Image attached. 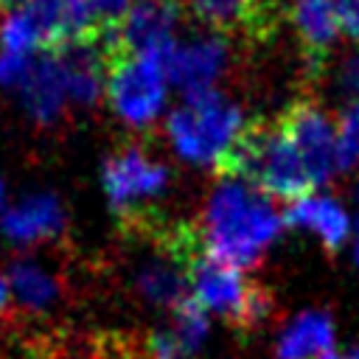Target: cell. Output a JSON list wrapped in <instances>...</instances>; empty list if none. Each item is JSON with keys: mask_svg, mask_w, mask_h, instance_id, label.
I'll list each match as a JSON object with an SVG mask.
<instances>
[{"mask_svg": "<svg viewBox=\"0 0 359 359\" xmlns=\"http://www.w3.org/2000/svg\"><path fill=\"white\" fill-rule=\"evenodd\" d=\"M11 306V294H8V283H6V269H0V317L8 311Z\"/></svg>", "mask_w": 359, "mask_h": 359, "instance_id": "obj_27", "label": "cell"}, {"mask_svg": "<svg viewBox=\"0 0 359 359\" xmlns=\"http://www.w3.org/2000/svg\"><path fill=\"white\" fill-rule=\"evenodd\" d=\"M292 20L309 62L320 67L339 34L334 0H292Z\"/></svg>", "mask_w": 359, "mask_h": 359, "instance_id": "obj_16", "label": "cell"}, {"mask_svg": "<svg viewBox=\"0 0 359 359\" xmlns=\"http://www.w3.org/2000/svg\"><path fill=\"white\" fill-rule=\"evenodd\" d=\"M14 95H17L22 115L36 126H53L67 115L73 104H70L65 70H62L56 50L34 59L28 76L14 90Z\"/></svg>", "mask_w": 359, "mask_h": 359, "instance_id": "obj_11", "label": "cell"}, {"mask_svg": "<svg viewBox=\"0 0 359 359\" xmlns=\"http://www.w3.org/2000/svg\"><path fill=\"white\" fill-rule=\"evenodd\" d=\"M224 62H227V45L222 39H191L182 48L174 45V50L165 59L168 81L180 87L188 98L208 93L219 79Z\"/></svg>", "mask_w": 359, "mask_h": 359, "instance_id": "obj_14", "label": "cell"}, {"mask_svg": "<svg viewBox=\"0 0 359 359\" xmlns=\"http://www.w3.org/2000/svg\"><path fill=\"white\" fill-rule=\"evenodd\" d=\"M98 34L79 0H0V50L36 59Z\"/></svg>", "mask_w": 359, "mask_h": 359, "instance_id": "obj_3", "label": "cell"}, {"mask_svg": "<svg viewBox=\"0 0 359 359\" xmlns=\"http://www.w3.org/2000/svg\"><path fill=\"white\" fill-rule=\"evenodd\" d=\"M165 129L177 154H182L191 163L219 165V160L233 149V143L247 129V121L236 104H230L216 90H208L191 95L182 107H177L168 115Z\"/></svg>", "mask_w": 359, "mask_h": 359, "instance_id": "obj_4", "label": "cell"}, {"mask_svg": "<svg viewBox=\"0 0 359 359\" xmlns=\"http://www.w3.org/2000/svg\"><path fill=\"white\" fill-rule=\"evenodd\" d=\"M278 233L280 216L272 202L238 180H224L213 191L199 230L205 252L236 266L255 264Z\"/></svg>", "mask_w": 359, "mask_h": 359, "instance_id": "obj_1", "label": "cell"}, {"mask_svg": "<svg viewBox=\"0 0 359 359\" xmlns=\"http://www.w3.org/2000/svg\"><path fill=\"white\" fill-rule=\"evenodd\" d=\"M56 56L65 70L70 104L81 107V109L95 107L107 95V73H109V59H112L104 34H98L93 39L73 42V45L56 50Z\"/></svg>", "mask_w": 359, "mask_h": 359, "instance_id": "obj_12", "label": "cell"}, {"mask_svg": "<svg viewBox=\"0 0 359 359\" xmlns=\"http://www.w3.org/2000/svg\"><path fill=\"white\" fill-rule=\"evenodd\" d=\"M101 185L115 216L135 227H149L154 222V202L168 188V168L129 143L104 160Z\"/></svg>", "mask_w": 359, "mask_h": 359, "instance_id": "obj_7", "label": "cell"}, {"mask_svg": "<svg viewBox=\"0 0 359 359\" xmlns=\"http://www.w3.org/2000/svg\"><path fill=\"white\" fill-rule=\"evenodd\" d=\"M323 359H339V356H337V353H334V351H328V353H325V356H323Z\"/></svg>", "mask_w": 359, "mask_h": 359, "instance_id": "obj_30", "label": "cell"}, {"mask_svg": "<svg viewBox=\"0 0 359 359\" xmlns=\"http://www.w3.org/2000/svg\"><path fill=\"white\" fill-rule=\"evenodd\" d=\"M216 168L227 180H244L264 196H278L286 202L303 199L314 188L300 154L278 121L247 123L241 137L219 160Z\"/></svg>", "mask_w": 359, "mask_h": 359, "instance_id": "obj_2", "label": "cell"}, {"mask_svg": "<svg viewBox=\"0 0 359 359\" xmlns=\"http://www.w3.org/2000/svg\"><path fill=\"white\" fill-rule=\"evenodd\" d=\"M146 351H149V359H188L185 351L180 348L177 337L171 334V328L154 331L146 342Z\"/></svg>", "mask_w": 359, "mask_h": 359, "instance_id": "obj_24", "label": "cell"}, {"mask_svg": "<svg viewBox=\"0 0 359 359\" xmlns=\"http://www.w3.org/2000/svg\"><path fill=\"white\" fill-rule=\"evenodd\" d=\"M6 283L11 294V306L25 314H48L62 300V278L42 258L22 252L6 266Z\"/></svg>", "mask_w": 359, "mask_h": 359, "instance_id": "obj_13", "label": "cell"}, {"mask_svg": "<svg viewBox=\"0 0 359 359\" xmlns=\"http://www.w3.org/2000/svg\"><path fill=\"white\" fill-rule=\"evenodd\" d=\"M283 219L292 227H303V230L317 233L328 250H337L348 238V230H351L348 213L334 199H328V196H309V199L303 196V199H294V202H289Z\"/></svg>", "mask_w": 359, "mask_h": 359, "instance_id": "obj_17", "label": "cell"}, {"mask_svg": "<svg viewBox=\"0 0 359 359\" xmlns=\"http://www.w3.org/2000/svg\"><path fill=\"white\" fill-rule=\"evenodd\" d=\"M31 65H34V59H28V56L0 50V87L14 93L22 84V79L28 76Z\"/></svg>", "mask_w": 359, "mask_h": 359, "instance_id": "obj_23", "label": "cell"}, {"mask_svg": "<svg viewBox=\"0 0 359 359\" xmlns=\"http://www.w3.org/2000/svg\"><path fill=\"white\" fill-rule=\"evenodd\" d=\"M334 325L325 311H303L278 339V359H323L331 351Z\"/></svg>", "mask_w": 359, "mask_h": 359, "instance_id": "obj_19", "label": "cell"}, {"mask_svg": "<svg viewBox=\"0 0 359 359\" xmlns=\"http://www.w3.org/2000/svg\"><path fill=\"white\" fill-rule=\"evenodd\" d=\"M79 3L90 11V17L98 22V28L107 31L132 8L135 0H79Z\"/></svg>", "mask_w": 359, "mask_h": 359, "instance_id": "obj_22", "label": "cell"}, {"mask_svg": "<svg viewBox=\"0 0 359 359\" xmlns=\"http://www.w3.org/2000/svg\"><path fill=\"white\" fill-rule=\"evenodd\" d=\"M345 359H359V348H353V351H348V356Z\"/></svg>", "mask_w": 359, "mask_h": 359, "instance_id": "obj_29", "label": "cell"}, {"mask_svg": "<svg viewBox=\"0 0 359 359\" xmlns=\"http://www.w3.org/2000/svg\"><path fill=\"white\" fill-rule=\"evenodd\" d=\"M171 334L177 337L185 356H194L202 348L208 337V314L194 297H185L180 306L171 309Z\"/></svg>", "mask_w": 359, "mask_h": 359, "instance_id": "obj_20", "label": "cell"}, {"mask_svg": "<svg viewBox=\"0 0 359 359\" xmlns=\"http://www.w3.org/2000/svg\"><path fill=\"white\" fill-rule=\"evenodd\" d=\"M337 17H339V28L359 42V0H334Z\"/></svg>", "mask_w": 359, "mask_h": 359, "instance_id": "obj_26", "label": "cell"}, {"mask_svg": "<svg viewBox=\"0 0 359 359\" xmlns=\"http://www.w3.org/2000/svg\"><path fill=\"white\" fill-rule=\"evenodd\" d=\"M278 123L300 154L311 182H328L339 165V135H334L325 112L311 101H294L278 115Z\"/></svg>", "mask_w": 359, "mask_h": 359, "instance_id": "obj_8", "label": "cell"}, {"mask_svg": "<svg viewBox=\"0 0 359 359\" xmlns=\"http://www.w3.org/2000/svg\"><path fill=\"white\" fill-rule=\"evenodd\" d=\"M8 202H11V196H8V188H6V182H3V177H0V219H3V213H6V208H8Z\"/></svg>", "mask_w": 359, "mask_h": 359, "instance_id": "obj_28", "label": "cell"}, {"mask_svg": "<svg viewBox=\"0 0 359 359\" xmlns=\"http://www.w3.org/2000/svg\"><path fill=\"white\" fill-rule=\"evenodd\" d=\"M135 289L137 294L146 300V303H154V306H180L188 294V272L185 266L165 252V258H157V261H146L135 269Z\"/></svg>", "mask_w": 359, "mask_h": 359, "instance_id": "obj_18", "label": "cell"}, {"mask_svg": "<svg viewBox=\"0 0 359 359\" xmlns=\"http://www.w3.org/2000/svg\"><path fill=\"white\" fill-rule=\"evenodd\" d=\"M359 160V98H353L339 118V165Z\"/></svg>", "mask_w": 359, "mask_h": 359, "instance_id": "obj_21", "label": "cell"}, {"mask_svg": "<svg viewBox=\"0 0 359 359\" xmlns=\"http://www.w3.org/2000/svg\"><path fill=\"white\" fill-rule=\"evenodd\" d=\"M188 11L213 31L264 39L275 28L266 0H188Z\"/></svg>", "mask_w": 359, "mask_h": 359, "instance_id": "obj_15", "label": "cell"}, {"mask_svg": "<svg viewBox=\"0 0 359 359\" xmlns=\"http://www.w3.org/2000/svg\"><path fill=\"white\" fill-rule=\"evenodd\" d=\"M356 264H359V230H356Z\"/></svg>", "mask_w": 359, "mask_h": 359, "instance_id": "obj_31", "label": "cell"}, {"mask_svg": "<svg viewBox=\"0 0 359 359\" xmlns=\"http://www.w3.org/2000/svg\"><path fill=\"white\" fill-rule=\"evenodd\" d=\"M67 230L65 202L53 191H25L14 196L0 219V236L8 247L31 252L53 244Z\"/></svg>", "mask_w": 359, "mask_h": 359, "instance_id": "obj_9", "label": "cell"}, {"mask_svg": "<svg viewBox=\"0 0 359 359\" xmlns=\"http://www.w3.org/2000/svg\"><path fill=\"white\" fill-rule=\"evenodd\" d=\"M165 59L168 53H112L104 98L121 123L146 129L157 121L168 87Z\"/></svg>", "mask_w": 359, "mask_h": 359, "instance_id": "obj_6", "label": "cell"}, {"mask_svg": "<svg viewBox=\"0 0 359 359\" xmlns=\"http://www.w3.org/2000/svg\"><path fill=\"white\" fill-rule=\"evenodd\" d=\"M177 6L171 0H135L132 8L104 34L109 53H171Z\"/></svg>", "mask_w": 359, "mask_h": 359, "instance_id": "obj_10", "label": "cell"}, {"mask_svg": "<svg viewBox=\"0 0 359 359\" xmlns=\"http://www.w3.org/2000/svg\"><path fill=\"white\" fill-rule=\"evenodd\" d=\"M188 286L205 311H216L244 331L261 325L272 311V294L261 283L244 278L241 266L213 258L205 250L188 261Z\"/></svg>", "mask_w": 359, "mask_h": 359, "instance_id": "obj_5", "label": "cell"}, {"mask_svg": "<svg viewBox=\"0 0 359 359\" xmlns=\"http://www.w3.org/2000/svg\"><path fill=\"white\" fill-rule=\"evenodd\" d=\"M337 84L345 95H356L359 98V50L351 53L342 65H339V73H337Z\"/></svg>", "mask_w": 359, "mask_h": 359, "instance_id": "obj_25", "label": "cell"}]
</instances>
